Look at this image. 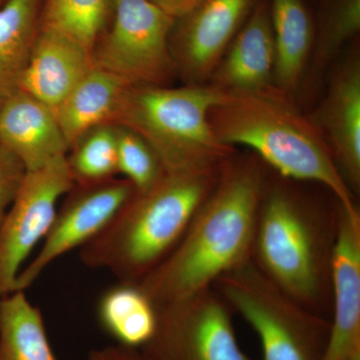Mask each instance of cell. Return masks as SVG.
Segmentation results:
<instances>
[{
    "instance_id": "obj_1",
    "label": "cell",
    "mask_w": 360,
    "mask_h": 360,
    "mask_svg": "<svg viewBox=\"0 0 360 360\" xmlns=\"http://www.w3.org/2000/svg\"><path fill=\"white\" fill-rule=\"evenodd\" d=\"M269 167L252 153L232 155L174 251L139 285L156 307L213 288L250 262Z\"/></svg>"
},
{
    "instance_id": "obj_2",
    "label": "cell",
    "mask_w": 360,
    "mask_h": 360,
    "mask_svg": "<svg viewBox=\"0 0 360 360\" xmlns=\"http://www.w3.org/2000/svg\"><path fill=\"white\" fill-rule=\"evenodd\" d=\"M338 207V200L326 202L269 168L251 255L286 295L328 319Z\"/></svg>"
},
{
    "instance_id": "obj_3",
    "label": "cell",
    "mask_w": 360,
    "mask_h": 360,
    "mask_svg": "<svg viewBox=\"0 0 360 360\" xmlns=\"http://www.w3.org/2000/svg\"><path fill=\"white\" fill-rule=\"evenodd\" d=\"M208 120L220 141L250 148L284 179L317 184L352 207L356 198L338 172L319 130L292 97L274 84L225 91L210 108Z\"/></svg>"
},
{
    "instance_id": "obj_4",
    "label": "cell",
    "mask_w": 360,
    "mask_h": 360,
    "mask_svg": "<svg viewBox=\"0 0 360 360\" xmlns=\"http://www.w3.org/2000/svg\"><path fill=\"white\" fill-rule=\"evenodd\" d=\"M222 165L165 172L146 191H136L111 224L80 248L82 264L108 270L117 283H141L184 238Z\"/></svg>"
},
{
    "instance_id": "obj_5",
    "label": "cell",
    "mask_w": 360,
    "mask_h": 360,
    "mask_svg": "<svg viewBox=\"0 0 360 360\" xmlns=\"http://www.w3.org/2000/svg\"><path fill=\"white\" fill-rule=\"evenodd\" d=\"M224 94L210 84L129 86L111 122L141 135L167 172L219 167L238 153L217 139L208 120Z\"/></svg>"
},
{
    "instance_id": "obj_6",
    "label": "cell",
    "mask_w": 360,
    "mask_h": 360,
    "mask_svg": "<svg viewBox=\"0 0 360 360\" xmlns=\"http://www.w3.org/2000/svg\"><path fill=\"white\" fill-rule=\"evenodd\" d=\"M213 288L257 333L262 360H323L330 321L295 302L251 260Z\"/></svg>"
},
{
    "instance_id": "obj_7",
    "label": "cell",
    "mask_w": 360,
    "mask_h": 360,
    "mask_svg": "<svg viewBox=\"0 0 360 360\" xmlns=\"http://www.w3.org/2000/svg\"><path fill=\"white\" fill-rule=\"evenodd\" d=\"M175 18L148 0H113L94 65L129 86H172L177 79L169 39Z\"/></svg>"
},
{
    "instance_id": "obj_8",
    "label": "cell",
    "mask_w": 360,
    "mask_h": 360,
    "mask_svg": "<svg viewBox=\"0 0 360 360\" xmlns=\"http://www.w3.org/2000/svg\"><path fill=\"white\" fill-rule=\"evenodd\" d=\"M158 309L155 335L141 349L148 360H253L239 345L233 311L214 288Z\"/></svg>"
},
{
    "instance_id": "obj_9",
    "label": "cell",
    "mask_w": 360,
    "mask_h": 360,
    "mask_svg": "<svg viewBox=\"0 0 360 360\" xmlns=\"http://www.w3.org/2000/svg\"><path fill=\"white\" fill-rule=\"evenodd\" d=\"M73 186L65 156L26 174L18 196L0 224V298L15 291L23 264L44 243L59 200Z\"/></svg>"
},
{
    "instance_id": "obj_10",
    "label": "cell",
    "mask_w": 360,
    "mask_h": 360,
    "mask_svg": "<svg viewBox=\"0 0 360 360\" xmlns=\"http://www.w3.org/2000/svg\"><path fill=\"white\" fill-rule=\"evenodd\" d=\"M135 193L134 186L123 177L84 186L75 184L58 208L39 252L18 274L15 291H25L59 257L94 240Z\"/></svg>"
},
{
    "instance_id": "obj_11",
    "label": "cell",
    "mask_w": 360,
    "mask_h": 360,
    "mask_svg": "<svg viewBox=\"0 0 360 360\" xmlns=\"http://www.w3.org/2000/svg\"><path fill=\"white\" fill-rule=\"evenodd\" d=\"M259 0H203L175 20L169 45L177 78L208 84L213 71Z\"/></svg>"
},
{
    "instance_id": "obj_12",
    "label": "cell",
    "mask_w": 360,
    "mask_h": 360,
    "mask_svg": "<svg viewBox=\"0 0 360 360\" xmlns=\"http://www.w3.org/2000/svg\"><path fill=\"white\" fill-rule=\"evenodd\" d=\"M336 63L326 96L309 115L333 155L338 172L352 194L360 193L359 39Z\"/></svg>"
},
{
    "instance_id": "obj_13",
    "label": "cell",
    "mask_w": 360,
    "mask_h": 360,
    "mask_svg": "<svg viewBox=\"0 0 360 360\" xmlns=\"http://www.w3.org/2000/svg\"><path fill=\"white\" fill-rule=\"evenodd\" d=\"M330 331L323 360L360 354V210L338 207L331 269Z\"/></svg>"
},
{
    "instance_id": "obj_14",
    "label": "cell",
    "mask_w": 360,
    "mask_h": 360,
    "mask_svg": "<svg viewBox=\"0 0 360 360\" xmlns=\"http://www.w3.org/2000/svg\"><path fill=\"white\" fill-rule=\"evenodd\" d=\"M0 143L22 161L27 172L66 156L70 150L54 110L21 90L4 99Z\"/></svg>"
},
{
    "instance_id": "obj_15",
    "label": "cell",
    "mask_w": 360,
    "mask_h": 360,
    "mask_svg": "<svg viewBox=\"0 0 360 360\" xmlns=\"http://www.w3.org/2000/svg\"><path fill=\"white\" fill-rule=\"evenodd\" d=\"M276 44L270 0H259L208 84L224 91L264 89L274 84Z\"/></svg>"
},
{
    "instance_id": "obj_16",
    "label": "cell",
    "mask_w": 360,
    "mask_h": 360,
    "mask_svg": "<svg viewBox=\"0 0 360 360\" xmlns=\"http://www.w3.org/2000/svg\"><path fill=\"white\" fill-rule=\"evenodd\" d=\"M91 54L60 33L40 30L18 90L56 110L94 68Z\"/></svg>"
},
{
    "instance_id": "obj_17",
    "label": "cell",
    "mask_w": 360,
    "mask_h": 360,
    "mask_svg": "<svg viewBox=\"0 0 360 360\" xmlns=\"http://www.w3.org/2000/svg\"><path fill=\"white\" fill-rule=\"evenodd\" d=\"M270 15L276 44L274 85L295 99L314 46V14L307 0H270Z\"/></svg>"
},
{
    "instance_id": "obj_18",
    "label": "cell",
    "mask_w": 360,
    "mask_h": 360,
    "mask_svg": "<svg viewBox=\"0 0 360 360\" xmlns=\"http://www.w3.org/2000/svg\"><path fill=\"white\" fill-rule=\"evenodd\" d=\"M129 85L94 66L54 110L68 146L92 127L112 122Z\"/></svg>"
},
{
    "instance_id": "obj_19",
    "label": "cell",
    "mask_w": 360,
    "mask_h": 360,
    "mask_svg": "<svg viewBox=\"0 0 360 360\" xmlns=\"http://www.w3.org/2000/svg\"><path fill=\"white\" fill-rule=\"evenodd\" d=\"M99 326L116 345L141 349L153 338L158 309L139 284L117 283L97 303Z\"/></svg>"
},
{
    "instance_id": "obj_20",
    "label": "cell",
    "mask_w": 360,
    "mask_h": 360,
    "mask_svg": "<svg viewBox=\"0 0 360 360\" xmlns=\"http://www.w3.org/2000/svg\"><path fill=\"white\" fill-rule=\"evenodd\" d=\"M44 0H8L0 7V96L18 90L40 32Z\"/></svg>"
},
{
    "instance_id": "obj_21",
    "label": "cell",
    "mask_w": 360,
    "mask_h": 360,
    "mask_svg": "<svg viewBox=\"0 0 360 360\" xmlns=\"http://www.w3.org/2000/svg\"><path fill=\"white\" fill-rule=\"evenodd\" d=\"M314 40L302 87L314 90L345 47L359 39L360 0H316Z\"/></svg>"
},
{
    "instance_id": "obj_22",
    "label": "cell",
    "mask_w": 360,
    "mask_h": 360,
    "mask_svg": "<svg viewBox=\"0 0 360 360\" xmlns=\"http://www.w3.org/2000/svg\"><path fill=\"white\" fill-rule=\"evenodd\" d=\"M0 360H59L41 311L25 291L0 298Z\"/></svg>"
},
{
    "instance_id": "obj_23",
    "label": "cell",
    "mask_w": 360,
    "mask_h": 360,
    "mask_svg": "<svg viewBox=\"0 0 360 360\" xmlns=\"http://www.w3.org/2000/svg\"><path fill=\"white\" fill-rule=\"evenodd\" d=\"M112 8L113 0H44L40 30L60 33L91 54Z\"/></svg>"
},
{
    "instance_id": "obj_24",
    "label": "cell",
    "mask_w": 360,
    "mask_h": 360,
    "mask_svg": "<svg viewBox=\"0 0 360 360\" xmlns=\"http://www.w3.org/2000/svg\"><path fill=\"white\" fill-rule=\"evenodd\" d=\"M73 182L78 186L113 179L117 172L116 125L103 123L82 134L65 156Z\"/></svg>"
},
{
    "instance_id": "obj_25",
    "label": "cell",
    "mask_w": 360,
    "mask_h": 360,
    "mask_svg": "<svg viewBox=\"0 0 360 360\" xmlns=\"http://www.w3.org/2000/svg\"><path fill=\"white\" fill-rule=\"evenodd\" d=\"M116 125L117 172L136 191H144L165 174L155 150L141 135L123 125Z\"/></svg>"
},
{
    "instance_id": "obj_26",
    "label": "cell",
    "mask_w": 360,
    "mask_h": 360,
    "mask_svg": "<svg viewBox=\"0 0 360 360\" xmlns=\"http://www.w3.org/2000/svg\"><path fill=\"white\" fill-rule=\"evenodd\" d=\"M26 174L22 161L0 143V224L18 196Z\"/></svg>"
},
{
    "instance_id": "obj_27",
    "label": "cell",
    "mask_w": 360,
    "mask_h": 360,
    "mask_svg": "<svg viewBox=\"0 0 360 360\" xmlns=\"http://www.w3.org/2000/svg\"><path fill=\"white\" fill-rule=\"evenodd\" d=\"M86 360H148L141 349L112 345L92 350Z\"/></svg>"
},
{
    "instance_id": "obj_28",
    "label": "cell",
    "mask_w": 360,
    "mask_h": 360,
    "mask_svg": "<svg viewBox=\"0 0 360 360\" xmlns=\"http://www.w3.org/2000/svg\"><path fill=\"white\" fill-rule=\"evenodd\" d=\"M161 11L177 20L198 6L203 0H148Z\"/></svg>"
},
{
    "instance_id": "obj_29",
    "label": "cell",
    "mask_w": 360,
    "mask_h": 360,
    "mask_svg": "<svg viewBox=\"0 0 360 360\" xmlns=\"http://www.w3.org/2000/svg\"><path fill=\"white\" fill-rule=\"evenodd\" d=\"M4 99H6V97L0 96V110H1L2 105H4Z\"/></svg>"
},
{
    "instance_id": "obj_30",
    "label": "cell",
    "mask_w": 360,
    "mask_h": 360,
    "mask_svg": "<svg viewBox=\"0 0 360 360\" xmlns=\"http://www.w3.org/2000/svg\"><path fill=\"white\" fill-rule=\"evenodd\" d=\"M7 1H8V0H0V7L6 4Z\"/></svg>"
}]
</instances>
